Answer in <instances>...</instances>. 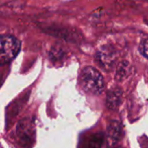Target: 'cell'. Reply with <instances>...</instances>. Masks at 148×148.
<instances>
[{
    "label": "cell",
    "mask_w": 148,
    "mask_h": 148,
    "mask_svg": "<svg viewBox=\"0 0 148 148\" xmlns=\"http://www.w3.org/2000/svg\"><path fill=\"white\" fill-rule=\"evenodd\" d=\"M81 82L83 89L91 94H99L104 87L102 75L92 66L85 67L81 73Z\"/></svg>",
    "instance_id": "obj_1"
},
{
    "label": "cell",
    "mask_w": 148,
    "mask_h": 148,
    "mask_svg": "<svg viewBox=\"0 0 148 148\" xmlns=\"http://www.w3.org/2000/svg\"><path fill=\"white\" fill-rule=\"evenodd\" d=\"M21 50L20 41L12 35H3L1 37L0 62L2 65L13 60Z\"/></svg>",
    "instance_id": "obj_2"
},
{
    "label": "cell",
    "mask_w": 148,
    "mask_h": 148,
    "mask_svg": "<svg viewBox=\"0 0 148 148\" xmlns=\"http://www.w3.org/2000/svg\"><path fill=\"white\" fill-rule=\"evenodd\" d=\"M123 131H122V126L121 123L117 121H113L108 130V144L113 146L114 145L117 141L120 140V139L122 137Z\"/></svg>",
    "instance_id": "obj_3"
},
{
    "label": "cell",
    "mask_w": 148,
    "mask_h": 148,
    "mask_svg": "<svg viewBox=\"0 0 148 148\" xmlns=\"http://www.w3.org/2000/svg\"><path fill=\"white\" fill-rule=\"evenodd\" d=\"M97 58L104 66L111 67L115 62L116 55L114 51L111 47H103V49H101L98 52Z\"/></svg>",
    "instance_id": "obj_4"
},
{
    "label": "cell",
    "mask_w": 148,
    "mask_h": 148,
    "mask_svg": "<svg viewBox=\"0 0 148 148\" xmlns=\"http://www.w3.org/2000/svg\"><path fill=\"white\" fill-rule=\"evenodd\" d=\"M121 90L119 88H115L113 90H110L108 93V97H107V106L109 109L114 110L116 109L121 101Z\"/></svg>",
    "instance_id": "obj_5"
},
{
    "label": "cell",
    "mask_w": 148,
    "mask_h": 148,
    "mask_svg": "<svg viewBox=\"0 0 148 148\" xmlns=\"http://www.w3.org/2000/svg\"><path fill=\"white\" fill-rule=\"evenodd\" d=\"M139 50H140V52L145 58H148V39H145L140 43L139 46Z\"/></svg>",
    "instance_id": "obj_6"
}]
</instances>
